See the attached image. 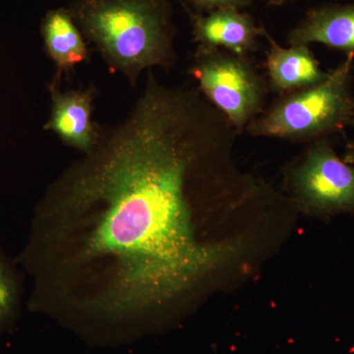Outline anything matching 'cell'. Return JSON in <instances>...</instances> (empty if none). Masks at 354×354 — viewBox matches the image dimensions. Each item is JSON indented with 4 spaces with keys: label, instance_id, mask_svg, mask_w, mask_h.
I'll use <instances>...</instances> for the list:
<instances>
[{
    "label": "cell",
    "instance_id": "1",
    "mask_svg": "<svg viewBox=\"0 0 354 354\" xmlns=\"http://www.w3.org/2000/svg\"><path fill=\"white\" fill-rule=\"evenodd\" d=\"M235 131L194 88L152 70L129 113L51 185L37 216L60 220L70 274L94 286L86 306L129 315L189 290L237 253L203 242L194 220L241 204L250 177L234 160Z\"/></svg>",
    "mask_w": 354,
    "mask_h": 354
},
{
    "label": "cell",
    "instance_id": "2",
    "mask_svg": "<svg viewBox=\"0 0 354 354\" xmlns=\"http://www.w3.org/2000/svg\"><path fill=\"white\" fill-rule=\"evenodd\" d=\"M84 38L132 87L145 70L176 64L169 0H75L68 8Z\"/></svg>",
    "mask_w": 354,
    "mask_h": 354
},
{
    "label": "cell",
    "instance_id": "3",
    "mask_svg": "<svg viewBox=\"0 0 354 354\" xmlns=\"http://www.w3.org/2000/svg\"><path fill=\"white\" fill-rule=\"evenodd\" d=\"M353 60V55H346L319 85L279 95L246 131L252 137L310 144L341 132L354 114Z\"/></svg>",
    "mask_w": 354,
    "mask_h": 354
},
{
    "label": "cell",
    "instance_id": "4",
    "mask_svg": "<svg viewBox=\"0 0 354 354\" xmlns=\"http://www.w3.org/2000/svg\"><path fill=\"white\" fill-rule=\"evenodd\" d=\"M189 72L239 134L264 111L267 84L248 57L198 46Z\"/></svg>",
    "mask_w": 354,
    "mask_h": 354
},
{
    "label": "cell",
    "instance_id": "5",
    "mask_svg": "<svg viewBox=\"0 0 354 354\" xmlns=\"http://www.w3.org/2000/svg\"><path fill=\"white\" fill-rule=\"evenodd\" d=\"M286 179L293 203L306 215L354 216V165L339 158L329 140L310 144L290 165Z\"/></svg>",
    "mask_w": 354,
    "mask_h": 354
},
{
    "label": "cell",
    "instance_id": "6",
    "mask_svg": "<svg viewBox=\"0 0 354 354\" xmlns=\"http://www.w3.org/2000/svg\"><path fill=\"white\" fill-rule=\"evenodd\" d=\"M59 80L55 77L50 84L51 113L44 130L55 132L67 145L90 153L102 131L92 120L94 88L62 91Z\"/></svg>",
    "mask_w": 354,
    "mask_h": 354
},
{
    "label": "cell",
    "instance_id": "7",
    "mask_svg": "<svg viewBox=\"0 0 354 354\" xmlns=\"http://www.w3.org/2000/svg\"><path fill=\"white\" fill-rule=\"evenodd\" d=\"M263 29L252 16L236 8L215 9L192 17L193 38L198 46L243 57L258 50Z\"/></svg>",
    "mask_w": 354,
    "mask_h": 354
},
{
    "label": "cell",
    "instance_id": "8",
    "mask_svg": "<svg viewBox=\"0 0 354 354\" xmlns=\"http://www.w3.org/2000/svg\"><path fill=\"white\" fill-rule=\"evenodd\" d=\"M263 38L269 43L265 64L270 88L279 95L313 87L327 78L329 72L321 68L310 46L293 44L283 48L265 28Z\"/></svg>",
    "mask_w": 354,
    "mask_h": 354
},
{
    "label": "cell",
    "instance_id": "9",
    "mask_svg": "<svg viewBox=\"0 0 354 354\" xmlns=\"http://www.w3.org/2000/svg\"><path fill=\"white\" fill-rule=\"evenodd\" d=\"M288 44H321L354 57V4H325L305 14L288 34Z\"/></svg>",
    "mask_w": 354,
    "mask_h": 354
},
{
    "label": "cell",
    "instance_id": "10",
    "mask_svg": "<svg viewBox=\"0 0 354 354\" xmlns=\"http://www.w3.org/2000/svg\"><path fill=\"white\" fill-rule=\"evenodd\" d=\"M44 48L57 69V78L87 60L85 38L68 9L57 8L46 14L41 26Z\"/></svg>",
    "mask_w": 354,
    "mask_h": 354
},
{
    "label": "cell",
    "instance_id": "11",
    "mask_svg": "<svg viewBox=\"0 0 354 354\" xmlns=\"http://www.w3.org/2000/svg\"><path fill=\"white\" fill-rule=\"evenodd\" d=\"M16 272L0 254V332L12 325L17 316L20 299Z\"/></svg>",
    "mask_w": 354,
    "mask_h": 354
},
{
    "label": "cell",
    "instance_id": "12",
    "mask_svg": "<svg viewBox=\"0 0 354 354\" xmlns=\"http://www.w3.org/2000/svg\"><path fill=\"white\" fill-rule=\"evenodd\" d=\"M201 12H209L218 8H236L243 10L246 7L252 6L257 0H187Z\"/></svg>",
    "mask_w": 354,
    "mask_h": 354
},
{
    "label": "cell",
    "instance_id": "13",
    "mask_svg": "<svg viewBox=\"0 0 354 354\" xmlns=\"http://www.w3.org/2000/svg\"><path fill=\"white\" fill-rule=\"evenodd\" d=\"M342 160L348 164L354 165V140L346 145Z\"/></svg>",
    "mask_w": 354,
    "mask_h": 354
},
{
    "label": "cell",
    "instance_id": "14",
    "mask_svg": "<svg viewBox=\"0 0 354 354\" xmlns=\"http://www.w3.org/2000/svg\"><path fill=\"white\" fill-rule=\"evenodd\" d=\"M299 1V0H268V6L279 7L286 6L288 3H292V2Z\"/></svg>",
    "mask_w": 354,
    "mask_h": 354
},
{
    "label": "cell",
    "instance_id": "15",
    "mask_svg": "<svg viewBox=\"0 0 354 354\" xmlns=\"http://www.w3.org/2000/svg\"><path fill=\"white\" fill-rule=\"evenodd\" d=\"M351 127H353V130H354V114H353V120H351Z\"/></svg>",
    "mask_w": 354,
    "mask_h": 354
}]
</instances>
